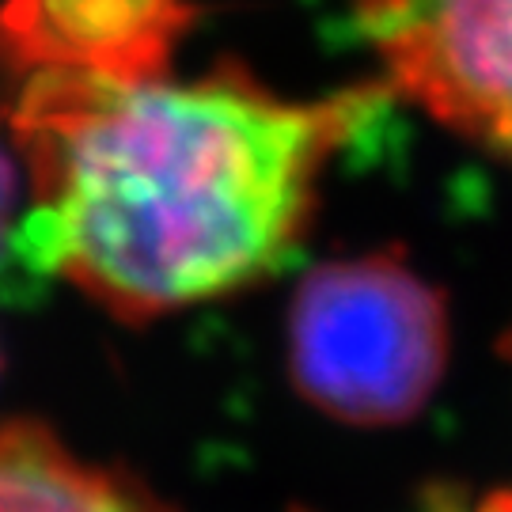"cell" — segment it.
<instances>
[{"instance_id":"cell-1","label":"cell","mask_w":512,"mask_h":512,"mask_svg":"<svg viewBox=\"0 0 512 512\" xmlns=\"http://www.w3.org/2000/svg\"><path fill=\"white\" fill-rule=\"evenodd\" d=\"M391 92L281 95L236 69L8 92L35 258L95 308L152 323L266 281L338 152Z\"/></svg>"},{"instance_id":"cell-4","label":"cell","mask_w":512,"mask_h":512,"mask_svg":"<svg viewBox=\"0 0 512 512\" xmlns=\"http://www.w3.org/2000/svg\"><path fill=\"white\" fill-rule=\"evenodd\" d=\"M198 0H0V80L133 84L171 73Z\"/></svg>"},{"instance_id":"cell-5","label":"cell","mask_w":512,"mask_h":512,"mask_svg":"<svg viewBox=\"0 0 512 512\" xmlns=\"http://www.w3.org/2000/svg\"><path fill=\"white\" fill-rule=\"evenodd\" d=\"M0 512H179L126 467L73 452L38 421L0 425Z\"/></svg>"},{"instance_id":"cell-2","label":"cell","mask_w":512,"mask_h":512,"mask_svg":"<svg viewBox=\"0 0 512 512\" xmlns=\"http://www.w3.org/2000/svg\"><path fill=\"white\" fill-rule=\"evenodd\" d=\"M452 357L448 296L403 255L330 258L293 293L285 361L319 414L387 429L418 418Z\"/></svg>"},{"instance_id":"cell-6","label":"cell","mask_w":512,"mask_h":512,"mask_svg":"<svg viewBox=\"0 0 512 512\" xmlns=\"http://www.w3.org/2000/svg\"><path fill=\"white\" fill-rule=\"evenodd\" d=\"M429 512H512V497H482L475 501V509H467L459 497L440 494L429 501Z\"/></svg>"},{"instance_id":"cell-3","label":"cell","mask_w":512,"mask_h":512,"mask_svg":"<svg viewBox=\"0 0 512 512\" xmlns=\"http://www.w3.org/2000/svg\"><path fill=\"white\" fill-rule=\"evenodd\" d=\"M391 95L512 160V0H353Z\"/></svg>"},{"instance_id":"cell-7","label":"cell","mask_w":512,"mask_h":512,"mask_svg":"<svg viewBox=\"0 0 512 512\" xmlns=\"http://www.w3.org/2000/svg\"><path fill=\"white\" fill-rule=\"evenodd\" d=\"M8 209H12V171L0 160V232L8 224Z\"/></svg>"}]
</instances>
